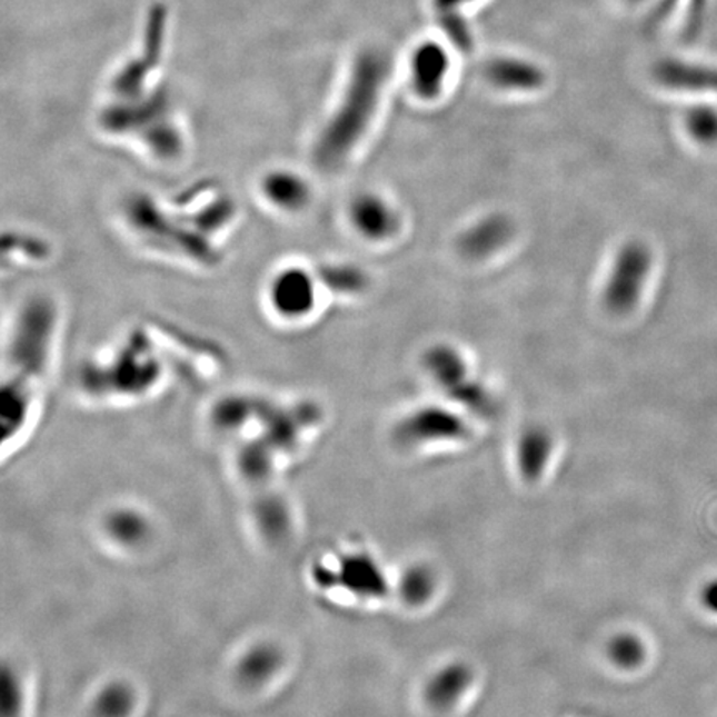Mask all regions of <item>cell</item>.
<instances>
[{
    "label": "cell",
    "mask_w": 717,
    "mask_h": 717,
    "mask_svg": "<svg viewBox=\"0 0 717 717\" xmlns=\"http://www.w3.org/2000/svg\"><path fill=\"white\" fill-rule=\"evenodd\" d=\"M389 76V63L382 52L364 50L352 60L335 109L315 141L319 167L338 170L351 158L376 119Z\"/></svg>",
    "instance_id": "obj_3"
},
{
    "label": "cell",
    "mask_w": 717,
    "mask_h": 717,
    "mask_svg": "<svg viewBox=\"0 0 717 717\" xmlns=\"http://www.w3.org/2000/svg\"><path fill=\"white\" fill-rule=\"evenodd\" d=\"M606 658L619 671H636L648 659V648L641 636L619 631L606 643Z\"/></svg>",
    "instance_id": "obj_18"
},
{
    "label": "cell",
    "mask_w": 717,
    "mask_h": 717,
    "mask_svg": "<svg viewBox=\"0 0 717 717\" xmlns=\"http://www.w3.org/2000/svg\"><path fill=\"white\" fill-rule=\"evenodd\" d=\"M407 79L419 99L436 100L452 72V56L439 40L424 39L407 56Z\"/></svg>",
    "instance_id": "obj_8"
},
{
    "label": "cell",
    "mask_w": 717,
    "mask_h": 717,
    "mask_svg": "<svg viewBox=\"0 0 717 717\" xmlns=\"http://www.w3.org/2000/svg\"><path fill=\"white\" fill-rule=\"evenodd\" d=\"M427 367L434 379L457 404L467 407L477 416H494V399L480 384L470 379L467 364L454 349H434L427 356Z\"/></svg>",
    "instance_id": "obj_7"
},
{
    "label": "cell",
    "mask_w": 717,
    "mask_h": 717,
    "mask_svg": "<svg viewBox=\"0 0 717 717\" xmlns=\"http://www.w3.org/2000/svg\"><path fill=\"white\" fill-rule=\"evenodd\" d=\"M469 436L464 420L456 414L437 407L416 410L397 426V442L404 447L424 446V444L450 442Z\"/></svg>",
    "instance_id": "obj_9"
},
{
    "label": "cell",
    "mask_w": 717,
    "mask_h": 717,
    "mask_svg": "<svg viewBox=\"0 0 717 717\" xmlns=\"http://www.w3.org/2000/svg\"><path fill=\"white\" fill-rule=\"evenodd\" d=\"M316 275L301 265L276 269L266 286V305L278 321L302 325L318 308Z\"/></svg>",
    "instance_id": "obj_5"
},
{
    "label": "cell",
    "mask_w": 717,
    "mask_h": 717,
    "mask_svg": "<svg viewBox=\"0 0 717 717\" xmlns=\"http://www.w3.org/2000/svg\"><path fill=\"white\" fill-rule=\"evenodd\" d=\"M686 133L705 147L717 145V109L706 103H698L685 113Z\"/></svg>",
    "instance_id": "obj_19"
},
{
    "label": "cell",
    "mask_w": 717,
    "mask_h": 717,
    "mask_svg": "<svg viewBox=\"0 0 717 717\" xmlns=\"http://www.w3.org/2000/svg\"><path fill=\"white\" fill-rule=\"evenodd\" d=\"M699 601L709 615L717 616V577L706 581L699 591Z\"/></svg>",
    "instance_id": "obj_21"
},
{
    "label": "cell",
    "mask_w": 717,
    "mask_h": 717,
    "mask_svg": "<svg viewBox=\"0 0 717 717\" xmlns=\"http://www.w3.org/2000/svg\"><path fill=\"white\" fill-rule=\"evenodd\" d=\"M131 703V691L123 686H109L97 696L93 717H130L133 713Z\"/></svg>",
    "instance_id": "obj_20"
},
{
    "label": "cell",
    "mask_w": 717,
    "mask_h": 717,
    "mask_svg": "<svg viewBox=\"0 0 717 717\" xmlns=\"http://www.w3.org/2000/svg\"><path fill=\"white\" fill-rule=\"evenodd\" d=\"M651 251L643 242H628L616 256L605 286V305L615 315H628L641 299L651 271Z\"/></svg>",
    "instance_id": "obj_6"
},
{
    "label": "cell",
    "mask_w": 717,
    "mask_h": 717,
    "mask_svg": "<svg viewBox=\"0 0 717 717\" xmlns=\"http://www.w3.org/2000/svg\"><path fill=\"white\" fill-rule=\"evenodd\" d=\"M259 197L276 213H302L311 201V188L305 175L299 171L269 170L262 175L258 185Z\"/></svg>",
    "instance_id": "obj_10"
},
{
    "label": "cell",
    "mask_w": 717,
    "mask_h": 717,
    "mask_svg": "<svg viewBox=\"0 0 717 717\" xmlns=\"http://www.w3.org/2000/svg\"><path fill=\"white\" fill-rule=\"evenodd\" d=\"M474 681H476V675L467 663H447L427 679L424 686V701L432 711H452L466 698Z\"/></svg>",
    "instance_id": "obj_11"
},
{
    "label": "cell",
    "mask_w": 717,
    "mask_h": 717,
    "mask_svg": "<svg viewBox=\"0 0 717 717\" xmlns=\"http://www.w3.org/2000/svg\"><path fill=\"white\" fill-rule=\"evenodd\" d=\"M554 440L550 434L540 427H531L521 434L518 440L517 464L520 476L528 484H535L544 477L550 462Z\"/></svg>",
    "instance_id": "obj_16"
},
{
    "label": "cell",
    "mask_w": 717,
    "mask_h": 717,
    "mask_svg": "<svg viewBox=\"0 0 717 717\" xmlns=\"http://www.w3.org/2000/svg\"><path fill=\"white\" fill-rule=\"evenodd\" d=\"M123 217L128 231L158 255L195 268H211L223 259L237 208L228 195L210 198L207 188H198L171 203L151 195H131L123 205Z\"/></svg>",
    "instance_id": "obj_1"
},
{
    "label": "cell",
    "mask_w": 717,
    "mask_h": 717,
    "mask_svg": "<svg viewBox=\"0 0 717 717\" xmlns=\"http://www.w3.org/2000/svg\"><path fill=\"white\" fill-rule=\"evenodd\" d=\"M656 79L663 87L675 92L717 96V67L715 66L665 60L656 70Z\"/></svg>",
    "instance_id": "obj_14"
},
{
    "label": "cell",
    "mask_w": 717,
    "mask_h": 717,
    "mask_svg": "<svg viewBox=\"0 0 717 717\" xmlns=\"http://www.w3.org/2000/svg\"><path fill=\"white\" fill-rule=\"evenodd\" d=\"M626 2L635 3V6H636V3L646 2V0H626Z\"/></svg>",
    "instance_id": "obj_22"
},
{
    "label": "cell",
    "mask_w": 717,
    "mask_h": 717,
    "mask_svg": "<svg viewBox=\"0 0 717 717\" xmlns=\"http://www.w3.org/2000/svg\"><path fill=\"white\" fill-rule=\"evenodd\" d=\"M352 225L362 237L370 241H384L392 237L399 228V217L386 200L372 193L355 198L349 208Z\"/></svg>",
    "instance_id": "obj_12"
},
{
    "label": "cell",
    "mask_w": 717,
    "mask_h": 717,
    "mask_svg": "<svg viewBox=\"0 0 717 717\" xmlns=\"http://www.w3.org/2000/svg\"><path fill=\"white\" fill-rule=\"evenodd\" d=\"M163 349L155 348L147 329H137L87 367V394L103 402H137L153 396L167 379Z\"/></svg>",
    "instance_id": "obj_4"
},
{
    "label": "cell",
    "mask_w": 717,
    "mask_h": 717,
    "mask_svg": "<svg viewBox=\"0 0 717 717\" xmlns=\"http://www.w3.org/2000/svg\"><path fill=\"white\" fill-rule=\"evenodd\" d=\"M62 315L50 298L29 299L10 326L3 351V442H17L39 410L53 376Z\"/></svg>",
    "instance_id": "obj_2"
},
{
    "label": "cell",
    "mask_w": 717,
    "mask_h": 717,
    "mask_svg": "<svg viewBox=\"0 0 717 717\" xmlns=\"http://www.w3.org/2000/svg\"><path fill=\"white\" fill-rule=\"evenodd\" d=\"M437 574L430 565L412 564L399 578V598L410 608L427 605L437 594Z\"/></svg>",
    "instance_id": "obj_17"
},
{
    "label": "cell",
    "mask_w": 717,
    "mask_h": 717,
    "mask_svg": "<svg viewBox=\"0 0 717 717\" xmlns=\"http://www.w3.org/2000/svg\"><path fill=\"white\" fill-rule=\"evenodd\" d=\"M514 225L504 215H491L474 225L460 237L459 246L464 255L472 259H484L494 255L511 238Z\"/></svg>",
    "instance_id": "obj_15"
},
{
    "label": "cell",
    "mask_w": 717,
    "mask_h": 717,
    "mask_svg": "<svg viewBox=\"0 0 717 717\" xmlns=\"http://www.w3.org/2000/svg\"><path fill=\"white\" fill-rule=\"evenodd\" d=\"M485 77L495 89L507 92H531L544 86V72L537 63L521 57H495L487 63Z\"/></svg>",
    "instance_id": "obj_13"
}]
</instances>
